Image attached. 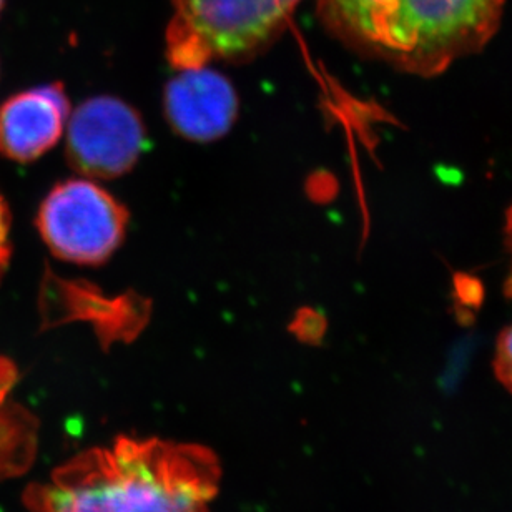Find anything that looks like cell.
<instances>
[{
  "label": "cell",
  "mask_w": 512,
  "mask_h": 512,
  "mask_svg": "<svg viewBox=\"0 0 512 512\" xmlns=\"http://www.w3.org/2000/svg\"><path fill=\"white\" fill-rule=\"evenodd\" d=\"M220 464L210 449L162 439L120 438L80 453L34 486L37 512H210Z\"/></svg>",
  "instance_id": "6da1fadb"
},
{
  "label": "cell",
  "mask_w": 512,
  "mask_h": 512,
  "mask_svg": "<svg viewBox=\"0 0 512 512\" xmlns=\"http://www.w3.org/2000/svg\"><path fill=\"white\" fill-rule=\"evenodd\" d=\"M506 0H320L321 17L356 49L409 74L438 75L478 54Z\"/></svg>",
  "instance_id": "7a4b0ae2"
},
{
  "label": "cell",
  "mask_w": 512,
  "mask_h": 512,
  "mask_svg": "<svg viewBox=\"0 0 512 512\" xmlns=\"http://www.w3.org/2000/svg\"><path fill=\"white\" fill-rule=\"evenodd\" d=\"M298 0H173L168 55L180 69L255 50Z\"/></svg>",
  "instance_id": "3957f363"
},
{
  "label": "cell",
  "mask_w": 512,
  "mask_h": 512,
  "mask_svg": "<svg viewBox=\"0 0 512 512\" xmlns=\"http://www.w3.org/2000/svg\"><path fill=\"white\" fill-rule=\"evenodd\" d=\"M127 212L104 188L89 180L55 187L39 213V228L50 250L64 260L95 265L124 240Z\"/></svg>",
  "instance_id": "277c9868"
},
{
  "label": "cell",
  "mask_w": 512,
  "mask_h": 512,
  "mask_svg": "<svg viewBox=\"0 0 512 512\" xmlns=\"http://www.w3.org/2000/svg\"><path fill=\"white\" fill-rule=\"evenodd\" d=\"M72 165L92 177H119L137 162L145 147L142 120L114 97L90 99L69 124Z\"/></svg>",
  "instance_id": "5b68a950"
},
{
  "label": "cell",
  "mask_w": 512,
  "mask_h": 512,
  "mask_svg": "<svg viewBox=\"0 0 512 512\" xmlns=\"http://www.w3.org/2000/svg\"><path fill=\"white\" fill-rule=\"evenodd\" d=\"M165 109L180 135L208 142L232 128L237 119L238 99L223 75L198 65L183 69L168 84Z\"/></svg>",
  "instance_id": "8992f818"
},
{
  "label": "cell",
  "mask_w": 512,
  "mask_h": 512,
  "mask_svg": "<svg viewBox=\"0 0 512 512\" xmlns=\"http://www.w3.org/2000/svg\"><path fill=\"white\" fill-rule=\"evenodd\" d=\"M69 117L60 85L27 90L0 109V152L15 162H34L59 142Z\"/></svg>",
  "instance_id": "52a82bcc"
},
{
  "label": "cell",
  "mask_w": 512,
  "mask_h": 512,
  "mask_svg": "<svg viewBox=\"0 0 512 512\" xmlns=\"http://www.w3.org/2000/svg\"><path fill=\"white\" fill-rule=\"evenodd\" d=\"M494 368H496L499 380L503 381L512 391V326H509L508 330H504L498 338Z\"/></svg>",
  "instance_id": "ba28073f"
},
{
  "label": "cell",
  "mask_w": 512,
  "mask_h": 512,
  "mask_svg": "<svg viewBox=\"0 0 512 512\" xmlns=\"http://www.w3.org/2000/svg\"><path fill=\"white\" fill-rule=\"evenodd\" d=\"M9 212L5 207L4 198L0 195V278L7 268L10 256V242H9Z\"/></svg>",
  "instance_id": "9c48e42d"
},
{
  "label": "cell",
  "mask_w": 512,
  "mask_h": 512,
  "mask_svg": "<svg viewBox=\"0 0 512 512\" xmlns=\"http://www.w3.org/2000/svg\"><path fill=\"white\" fill-rule=\"evenodd\" d=\"M506 233H508V248L509 252H511V260H512V207L508 212V225H506ZM511 291H512V278H511Z\"/></svg>",
  "instance_id": "30bf717a"
},
{
  "label": "cell",
  "mask_w": 512,
  "mask_h": 512,
  "mask_svg": "<svg viewBox=\"0 0 512 512\" xmlns=\"http://www.w3.org/2000/svg\"><path fill=\"white\" fill-rule=\"evenodd\" d=\"M2 7H4V0H0V10H2Z\"/></svg>",
  "instance_id": "8fae6325"
}]
</instances>
